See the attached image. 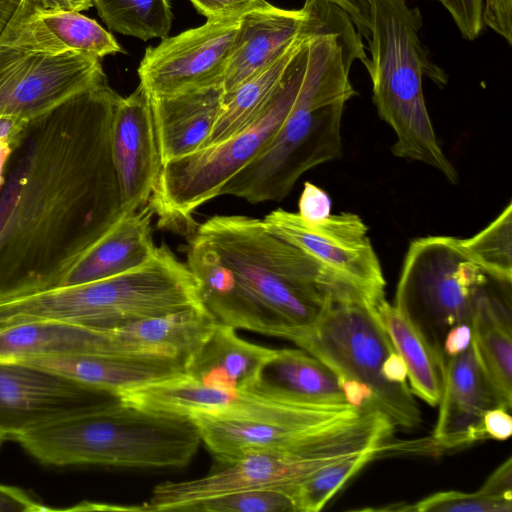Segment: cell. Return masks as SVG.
Here are the masks:
<instances>
[{
  "label": "cell",
  "mask_w": 512,
  "mask_h": 512,
  "mask_svg": "<svg viewBox=\"0 0 512 512\" xmlns=\"http://www.w3.org/2000/svg\"><path fill=\"white\" fill-rule=\"evenodd\" d=\"M107 82L26 122L0 188V295L54 286L124 214Z\"/></svg>",
  "instance_id": "obj_1"
},
{
  "label": "cell",
  "mask_w": 512,
  "mask_h": 512,
  "mask_svg": "<svg viewBox=\"0 0 512 512\" xmlns=\"http://www.w3.org/2000/svg\"><path fill=\"white\" fill-rule=\"evenodd\" d=\"M194 234L232 271L231 287L210 312L235 329L289 340L295 331L313 324L333 299L364 296L270 232L263 220L216 215Z\"/></svg>",
  "instance_id": "obj_2"
},
{
  "label": "cell",
  "mask_w": 512,
  "mask_h": 512,
  "mask_svg": "<svg viewBox=\"0 0 512 512\" xmlns=\"http://www.w3.org/2000/svg\"><path fill=\"white\" fill-rule=\"evenodd\" d=\"M367 57L350 18L337 13L309 43L305 75L288 116L265 148L222 189L252 204L280 201L311 168L342 155L341 120L356 95L349 73Z\"/></svg>",
  "instance_id": "obj_3"
},
{
  "label": "cell",
  "mask_w": 512,
  "mask_h": 512,
  "mask_svg": "<svg viewBox=\"0 0 512 512\" xmlns=\"http://www.w3.org/2000/svg\"><path fill=\"white\" fill-rule=\"evenodd\" d=\"M422 25L420 10L405 0H371L370 57L362 63L377 113L396 135L392 153L427 164L455 184L457 171L440 147L422 89L423 76L441 88L448 76L430 61L419 36Z\"/></svg>",
  "instance_id": "obj_4"
},
{
  "label": "cell",
  "mask_w": 512,
  "mask_h": 512,
  "mask_svg": "<svg viewBox=\"0 0 512 512\" xmlns=\"http://www.w3.org/2000/svg\"><path fill=\"white\" fill-rule=\"evenodd\" d=\"M11 439L47 465L128 468L186 466L201 442L191 419L151 412L120 399Z\"/></svg>",
  "instance_id": "obj_5"
},
{
  "label": "cell",
  "mask_w": 512,
  "mask_h": 512,
  "mask_svg": "<svg viewBox=\"0 0 512 512\" xmlns=\"http://www.w3.org/2000/svg\"><path fill=\"white\" fill-rule=\"evenodd\" d=\"M393 424L380 410L364 408L356 417L317 430L291 445L217 461L206 475L158 484L139 511H177L212 496L259 488H292L319 469L343 458L383 447Z\"/></svg>",
  "instance_id": "obj_6"
},
{
  "label": "cell",
  "mask_w": 512,
  "mask_h": 512,
  "mask_svg": "<svg viewBox=\"0 0 512 512\" xmlns=\"http://www.w3.org/2000/svg\"><path fill=\"white\" fill-rule=\"evenodd\" d=\"M289 341L324 363L337 377L348 404L372 407L394 425L418 426L421 412L410 387L389 382L382 365L394 346L375 304L360 295L335 298L316 321Z\"/></svg>",
  "instance_id": "obj_7"
},
{
  "label": "cell",
  "mask_w": 512,
  "mask_h": 512,
  "mask_svg": "<svg viewBox=\"0 0 512 512\" xmlns=\"http://www.w3.org/2000/svg\"><path fill=\"white\" fill-rule=\"evenodd\" d=\"M312 36L296 52L275 95L256 121L222 142L162 165L148 202L158 217L159 227L193 234V213L220 196L223 187L265 148L296 100Z\"/></svg>",
  "instance_id": "obj_8"
},
{
  "label": "cell",
  "mask_w": 512,
  "mask_h": 512,
  "mask_svg": "<svg viewBox=\"0 0 512 512\" xmlns=\"http://www.w3.org/2000/svg\"><path fill=\"white\" fill-rule=\"evenodd\" d=\"M497 280L467 255L458 238L426 236L410 243L394 306L421 333L442 373L447 332L471 324L479 296Z\"/></svg>",
  "instance_id": "obj_9"
},
{
  "label": "cell",
  "mask_w": 512,
  "mask_h": 512,
  "mask_svg": "<svg viewBox=\"0 0 512 512\" xmlns=\"http://www.w3.org/2000/svg\"><path fill=\"white\" fill-rule=\"evenodd\" d=\"M107 82L100 58L45 54L0 43V118L32 120Z\"/></svg>",
  "instance_id": "obj_10"
},
{
  "label": "cell",
  "mask_w": 512,
  "mask_h": 512,
  "mask_svg": "<svg viewBox=\"0 0 512 512\" xmlns=\"http://www.w3.org/2000/svg\"><path fill=\"white\" fill-rule=\"evenodd\" d=\"M266 228L296 246L370 302L385 298L386 280L368 235V227L354 213L330 214L309 222L298 213L276 209L267 214Z\"/></svg>",
  "instance_id": "obj_11"
},
{
  "label": "cell",
  "mask_w": 512,
  "mask_h": 512,
  "mask_svg": "<svg viewBox=\"0 0 512 512\" xmlns=\"http://www.w3.org/2000/svg\"><path fill=\"white\" fill-rule=\"evenodd\" d=\"M239 17L207 20L148 47L138 67L140 84L150 96L223 84Z\"/></svg>",
  "instance_id": "obj_12"
},
{
  "label": "cell",
  "mask_w": 512,
  "mask_h": 512,
  "mask_svg": "<svg viewBox=\"0 0 512 512\" xmlns=\"http://www.w3.org/2000/svg\"><path fill=\"white\" fill-rule=\"evenodd\" d=\"M119 398L61 375L0 362V429L21 432L104 408Z\"/></svg>",
  "instance_id": "obj_13"
},
{
  "label": "cell",
  "mask_w": 512,
  "mask_h": 512,
  "mask_svg": "<svg viewBox=\"0 0 512 512\" xmlns=\"http://www.w3.org/2000/svg\"><path fill=\"white\" fill-rule=\"evenodd\" d=\"M362 409L352 405H293L270 417L197 414L190 419L215 459L229 461L291 445L317 430L356 417Z\"/></svg>",
  "instance_id": "obj_14"
},
{
  "label": "cell",
  "mask_w": 512,
  "mask_h": 512,
  "mask_svg": "<svg viewBox=\"0 0 512 512\" xmlns=\"http://www.w3.org/2000/svg\"><path fill=\"white\" fill-rule=\"evenodd\" d=\"M111 152L122 210L135 212L148 204L162 169L150 98L141 84L116 105Z\"/></svg>",
  "instance_id": "obj_15"
},
{
  "label": "cell",
  "mask_w": 512,
  "mask_h": 512,
  "mask_svg": "<svg viewBox=\"0 0 512 512\" xmlns=\"http://www.w3.org/2000/svg\"><path fill=\"white\" fill-rule=\"evenodd\" d=\"M49 371L119 398L122 393L184 373V361L158 354H68L15 362Z\"/></svg>",
  "instance_id": "obj_16"
},
{
  "label": "cell",
  "mask_w": 512,
  "mask_h": 512,
  "mask_svg": "<svg viewBox=\"0 0 512 512\" xmlns=\"http://www.w3.org/2000/svg\"><path fill=\"white\" fill-rule=\"evenodd\" d=\"M308 18L306 3L299 10H287L257 0L242 13L223 79L225 93L280 57L303 32Z\"/></svg>",
  "instance_id": "obj_17"
},
{
  "label": "cell",
  "mask_w": 512,
  "mask_h": 512,
  "mask_svg": "<svg viewBox=\"0 0 512 512\" xmlns=\"http://www.w3.org/2000/svg\"><path fill=\"white\" fill-rule=\"evenodd\" d=\"M442 381L440 408L432 435L435 445L456 449L487 439L483 416L497 406L471 346L447 360Z\"/></svg>",
  "instance_id": "obj_18"
},
{
  "label": "cell",
  "mask_w": 512,
  "mask_h": 512,
  "mask_svg": "<svg viewBox=\"0 0 512 512\" xmlns=\"http://www.w3.org/2000/svg\"><path fill=\"white\" fill-rule=\"evenodd\" d=\"M511 283L497 280L478 298L472 316L471 348L496 406L512 407Z\"/></svg>",
  "instance_id": "obj_19"
},
{
  "label": "cell",
  "mask_w": 512,
  "mask_h": 512,
  "mask_svg": "<svg viewBox=\"0 0 512 512\" xmlns=\"http://www.w3.org/2000/svg\"><path fill=\"white\" fill-rule=\"evenodd\" d=\"M153 217L149 203L135 212L124 213L58 277L53 287L101 280L148 263L157 250L152 239Z\"/></svg>",
  "instance_id": "obj_20"
},
{
  "label": "cell",
  "mask_w": 512,
  "mask_h": 512,
  "mask_svg": "<svg viewBox=\"0 0 512 512\" xmlns=\"http://www.w3.org/2000/svg\"><path fill=\"white\" fill-rule=\"evenodd\" d=\"M222 84L169 96H150L162 165L201 149L224 104Z\"/></svg>",
  "instance_id": "obj_21"
},
{
  "label": "cell",
  "mask_w": 512,
  "mask_h": 512,
  "mask_svg": "<svg viewBox=\"0 0 512 512\" xmlns=\"http://www.w3.org/2000/svg\"><path fill=\"white\" fill-rule=\"evenodd\" d=\"M0 43L51 55L67 52L102 58L123 52L114 36L77 11H45L12 22Z\"/></svg>",
  "instance_id": "obj_22"
},
{
  "label": "cell",
  "mask_w": 512,
  "mask_h": 512,
  "mask_svg": "<svg viewBox=\"0 0 512 512\" xmlns=\"http://www.w3.org/2000/svg\"><path fill=\"white\" fill-rule=\"evenodd\" d=\"M247 391L295 405H350L336 375L303 349H275Z\"/></svg>",
  "instance_id": "obj_23"
},
{
  "label": "cell",
  "mask_w": 512,
  "mask_h": 512,
  "mask_svg": "<svg viewBox=\"0 0 512 512\" xmlns=\"http://www.w3.org/2000/svg\"><path fill=\"white\" fill-rule=\"evenodd\" d=\"M274 351L240 338L235 328L217 321L185 360L184 374L207 387L247 391Z\"/></svg>",
  "instance_id": "obj_24"
},
{
  "label": "cell",
  "mask_w": 512,
  "mask_h": 512,
  "mask_svg": "<svg viewBox=\"0 0 512 512\" xmlns=\"http://www.w3.org/2000/svg\"><path fill=\"white\" fill-rule=\"evenodd\" d=\"M129 353L109 330L38 321L0 329V362L37 356Z\"/></svg>",
  "instance_id": "obj_25"
},
{
  "label": "cell",
  "mask_w": 512,
  "mask_h": 512,
  "mask_svg": "<svg viewBox=\"0 0 512 512\" xmlns=\"http://www.w3.org/2000/svg\"><path fill=\"white\" fill-rule=\"evenodd\" d=\"M217 323L204 305L146 318L108 329L131 354H158L185 360Z\"/></svg>",
  "instance_id": "obj_26"
},
{
  "label": "cell",
  "mask_w": 512,
  "mask_h": 512,
  "mask_svg": "<svg viewBox=\"0 0 512 512\" xmlns=\"http://www.w3.org/2000/svg\"><path fill=\"white\" fill-rule=\"evenodd\" d=\"M383 326L396 352L404 360L413 394L430 406L438 405L442 393V369L417 328L385 298L375 303Z\"/></svg>",
  "instance_id": "obj_27"
},
{
  "label": "cell",
  "mask_w": 512,
  "mask_h": 512,
  "mask_svg": "<svg viewBox=\"0 0 512 512\" xmlns=\"http://www.w3.org/2000/svg\"><path fill=\"white\" fill-rule=\"evenodd\" d=\"M94 6L109 29L143 41L167 37L172 26L168 0H95Z\"/></svg>",
  "instance_id": "obj_28"
},
{
  "label": "cell",
  "mask_w": 512,
  "mask_h": 512,
  "mask_svg": "<svg viewBox=\"0 0 512 512\" xmlns=\"http://www.w3.org/2000/svg\"><path fill=\"white\" fill-rule=\"evenodd\" d=\"M467 255L490 275L512 282V203L477 234L460 239Z\"/></svg>",
  "instance_id": "obj_29"
},
{
  "label": "cell",
  "mask_w": 512,
  "mask_h": 512,
  "mask_svg": "<svg viewBox=\"0 0 512 512\" xmlns=\"http://www.w3.org/2000/svg\"><path fill=\"white\" fill-rule=\"evenodd\" d=\"M384 447L373 448L329 464L292 488L297 512L320 511L327 502Z\"/></svg>",
  "instance_id": "obj_30"
},
{
  "label": "cell",
  "mask_w": 512,
  "mask_h": 512,
  "mask_svg": "<svg viewBox=\"0 0 512 512\" xmlns=\"http://www.w3.org/2000/svg\"><path fill=\"white\" fill-rule=\"evenodd\" d=\"M182 512H297L292 488H259L204 498L181 506Z\"/></svg>",
  "instance_id": "obj_31"
},
{
  "label": "cell",
  "mask_w": 512,
  "mask_h": 512,
  "mask_svg": "<svg viewBox=\"0 0 512 512\" xmlns=\"http://www.w3.org/2000/svg\"><path fill=\"white\" fill-rule=\"evenodd\" d=\"M399 511L417 512H511L512 500L491 497L478 491H442L410 505H399Z\"/></svg>",
  "instance_id": "obj_32"
},
{
  "label": "cell",
  "mask_w": 512,
  "mask_h": 512,
  "mask_svg": "<svg viewBox=\"0 0 512 512\" xmlns=\"http://www.w3.org/2000/svg\"><path fill=\"white\" fill-rule=\"evenodd\" d=\"M449 12L462 37L475 40L482 32L483 0H437Z\"/></svg>",
  "instance_id": "obj_33"
},
{
  "label": "cell",
  "mask_w": 512,
  "mask_h": 512,
  "mask_svg": "<svg viewBox=\"0 0 512 512\" xmlns=\"http://www.w3.org/2000/svg\"><path fill=\"white\" fill-rule=\"evenodd\" d=\"M330 196L319 186L305 182L298 201V214L306 221L317 222L331 213Z\"/></svg>",
  "instance_id": "obj_34"
},
{
  "label": "cell",
  "mask_w": 512,
  "mask_h": 512,
  "mask_svg": "<svg viewBox=\"0 0 512 512\" xmlns=\"http://www.w3.org/2000/svg\"><path fill=\"white\" fill-rule=\"evenodd\" d=\"M482 20L512 45V0H483Z\"/></svg>",
  "instance_id": "obj_35"
},
{
  "label": "cell",
  "mask_w": 512,
  "mask_h": 512,
  "mask_svg": "<svg viewBox=\"0 0 512 512\" xmlns=\"http://www.w3.org/2000/svg\"><path fill=\"white\" fill-rule=\"evenodd\" d=\"M54 510V508H50L34 498L26 490L0 483V512H47Z\"/></svg>",
  "instance_id": "obj_36"
},
{
  "label": "cell",
  "mask_w": 512,
  "mask_h": 512,
  "mask_svg": "<svg viewBox=\"0 0 512 512\" xmlns=\"http://www.w3.org/2000/svg\"><path fill=\"white\" fill-rule=\"evenodd\" d=\"M207 20L239 17L257 0H189Z\"/></svg>",
  "instance_id": "obj_37"
},
{
  "label": "cell",
  "mask_w": 512,
  "mask_h": 512,
  "mask_svg": "<svg viewBox=\"0 0 512 512\" xmlns=\"http://www.w3.org/2000/svg\"><path fill=\"white\" fill-rule=\"evenodd\" d=\"M95 0H23L12 22L22 20L34 13L45 11L81 12L94 6Z\"/></svg>",
  "instance_id": "obj_38"
},
{
  "label": "cell",
  "mask_w": 512,
  "mask_h": 512,
  "mask_svg": "<svg viewBox=\"0 0 512 512\" xmlns=\"http://www.w3.org/2000/svg\"><path fill=\"white\" fill-rule=\"evenodd\" d=\"M343 10L351 19L358 34L366 40L370 37L371 0H325Z\"/></svg>",
  "instance_id": "obj_39"
},
{
  "label": "cell",
  "mask_w": 512,
  "mask_h": 512,
  "mask_svg": "<svg viewBox=\"0 0 512 512\" xmlns=\"http://www.w3.org/2000/svg\"><path fill=\"white\" fill-rule=\"evenodd\" d=\"M512 458L503 462L485 481L478 492L512 500Z\"/></svg>",
  "instance_id": "obj_40"
},
{
  "label": "cell",
  "mask_w": 512,
  "mask_h": 512,
  "mask_svg": "<svg viewBox=\"0 0 512 512\" xmlns=\"http://www.w3.org/2000/svg\"><path fill=\"white\" fill-rule=\"evenodd\" d=\"M483 426L488 438L503 441L512 434V417L508 410L493 407L485 412Z\"/></svg>",
  "instance_id": "obj_41"
},
{
  "label": "cell",
  "mask_w": 512,
  "mask_h": 512,
  "mask_svg": "<svg viewBox=\"0 0 512 512\" xmlns=\"http://www.w3.org/2000/svg\"><path fill=\"white\" fill-rule=\"evenodd\" d=\"M471 344V328L468 324L452 327L446 334L443 342V353L448 360L464 352Z\"/></svg>",
  "instance_id": "obj_42"
},
{
  "label": "cell",
  "mask_w": 512,
  "mask_h": 512,
  "mask_svg": "<svg viewBox=\"0 0 512 512\" xmlns=\"http://www.w3.org/2000/svg\"><path fill=\"white\" fill-rule=\"evenodd\" d=\"M382 373L385 379L389 382L397 384L407 383V366L402 357L396 351L391 352L384 360Z\"/></svg>",
  "instance_id": "obj_43"
},
{
  "label": "cell",
  "mask_w": 512,
  "mask_h": 512,
  "mask_svg": "<svg viewBox=\"0 0 512 512\" xmlns=\"http://www.w3.org/2000/svg\"><path fill=\"white\" fill-rule=\"evenodd\" d=\"M23 0H0V37L11 23Z\"/></svg>",
  "instance_id": "obj_44"
},
{
  "label": "cell",
  "mask_w": 512,
  "mask_h": 512,
  "mask_svg": "<svg viewBox=\"0 0 512 512\" xmlns=\"http://www.w3.org/2000/svg\"><path fill=\"white\" fill-rule=\"evenodd\" d=\"M11 152V143L7 139H0V188L4 182V171Z\"/></svg>",
  "instance_id": "obj_45"
},
{
  "label": "cell",
  "mask_w": 512,
  "mask_h": 512,
  "mask_svg": "<svg viewBox=\"0 0 512 512\" xmlns=\"http://www.w3.org/2000/svg\"><path fill=\"white\" fill-rule=\"evenodd\" d=\"M9 438V436L7 435V433H5L2 429H0V446L6 442Z\"/></svg>",
  "instance_id": "obj_46"
}]
</instances>
